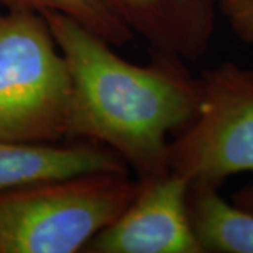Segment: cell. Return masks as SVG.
Wrapping results in <instances>:
<instances>
[{
  "mask_svg": "<svg viewBox=\"0 0 253 253\" xmlns=\"http://www.w3.org/2000/svg\"><path fill=\"white\" fill-rule=\"evenodd\" d=\"M41 14L71 75L68 136L110 148L139 180L169 172V135L196 117L201 79L179 56L155 52L148 65L131 63L72 18L55 11Z\"/></svg>",
  "mask_w": 253,
  "mask_h": 253,
  "instance_id": "cell-1",
  "label": "cell"
},
{
  "mask_svg": "<svg viewBox=\"0 0 253 253\" xmlns=\"http://www.w3.org/2000/svg\"><path fill=\"white\" fill-rule=\"evenodd\" d=\"M128 172H99L0 191V253L83 252L135 199Z\"/></svg>",
  "mask_w": 253,
  "mask_h": 253,
  "instance_id": "cell-2",
  "label": "cell"
},
{
  "mask_svg": "<svg viewBox=\"0 0 253 253\" xmlns=\"http://www.w3.org/2000/svg\"><path fill=\"white\" fill-rule=\"evenodd\" d=\"M72 84L38 11L0 13V139L55 144L68 136Z\"/></svg>",
  "mask_w": 253,
  "mask_h": 253,
  "instance_id": "cell-3",
  "label": "cell"
},
{
  "mask_svg": "<svg viewBox=\"0 0 253 253\" xmlns=\"http://www.w3.org/2000/svg\"><path fill=\"white\" fill-rule=\"evenodd\" d=\"M200 79L199 111L170 142L169 168L190 184L219 187L253 173V69L224 62Z\"/></svg>",
  "mask_w": 253,
  "mask_h": 253,
  "instance_id": "cell-4",
  "label": "cell"
},
{
  "mask_svg": "<svg viewBox=\"0 0 253 253\" xmlns=\"http://www.w3.org/2000/svg\"><path fill=\"white\" fill-rule=\"evenodd\" d=\"M138 181L135 199L83 252L203 253L190 224L189 181L172 170Z\"/></svg>",
  "mask_w": 253,
  "mask_h": 253,
  "instance_id": "cell-5",
  "label": "cell"
},
{
  "mask_svg": "<svg viewBox=\"0 0 253 253\" xmlns=\"http://www.w3.org/2000/svg\"><path fill=\"white\" fill-rule=\"evenodd\" d=\"M155 52L197 61L210 48L221 0H107Z\"/></svg>",
  "mask_w": 253,
  "mask_h": 253,
  "instance_id": "cell-6",
  "label": "cell"
},
{
  "mask_svg": "<svg viewBox=\"0 0 253 253\" xmlns=\"http://www.w3.org/2000/svg\"><path fill=\"white\" fill-rule=\"evenodd\" d=\"M126 163L97 142L31 144L0 139V191L99 172H128Z\"/></svg>",
  "mask_w": 253,
  "mask_h": 253,
  "instance_id": "cell-7",
  "label": "cell"
},
{
  "mask_svg": "<svg viewBox=\"0 0 253 253\" xmlns=\"http://www.w3.org/2000/svg\"><path fill=\"white\" fill-rule=\"evenodd\" d=\"M187 211L203 253H253V212L226 201L218 187L191 183Z\"/></svg>",
  "mask_w": 253,
  "mask_h": 253,
  "instance_id": "cell-8",
  "label": "cell"
},
{
  "mask_svg": "<svg viewBox=\"0 0 253 253\" xmlns=\"http://www.w3.org/2000/svg\"><path fill=\"white\" fill-rule=\"evenodd\" d=\"M6 9H27L38 13L55 11L72 18L113 46L132 41L134 34L120 20L107 0H0Z\"/></svg>",
  "mask_w": 253,
  "mask_h": 253,
  "instance_id": "cell-9",
  "label": "cell"
},
{
  "mask_svg": "<svg viewBox=\"0 0 253 253\" xmlns=\"http://www.w3.org/2000/svg\"><path fill=\"white\" fill-rule=\"evenodd\" d=\"M219 14L241 41L253 45V0H221Z\"/></svg>",
  "mask_w": 253,
  "mask_h": 253,
  "instance_id": "cell-10",
  "label": "cell"
},
{
  "mask_svg": "<svg viewBox=\"0 0 253 253\" xmlns=\"http://www.w3.org/2000/svg\"><path fill=\"white\" fill-rule=\"evenodd\" d=\"M234 203L241 208L253 212V183L236 193L234 196Z\"/></svg>",
  "mask_w": 253,
  "mask_h": 253,
  "instance_id": "cell-11",
  "label": "cell"
}]
</instances>
